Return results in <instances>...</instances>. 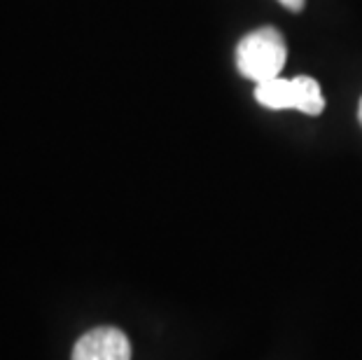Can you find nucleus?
I'll use <instances>...</instances> for the list:
<instances>
[{"instance_id": "nucleus-1", "label": "nucleus", "mask_w": 362, "mask_h": 360, "mask_svg": "<svg viewBox=\"0 0 362 360\" xmlns=\"http://www.w3.org/2000/svg\"><path fill=\"white\" fill-rule=\"evenodd\" d=\"M285 59H288V47L279 28L262 26L250 30L241 37L236 47V68L245 80L255 84L279 78Z\"/></svg>"}, {"instance_id": "nucleus-2", "label": "nucleus", "mask_w": 362, "mask_h": 360, "mask_svg": "<svg viewBox=\"0 0 362 360\" xmlns=\"http://www.w3.org/2000/svg\"><path fill=\"white\" fill-rule=\"evenodd\" d=\"M73 360H131V344L117 327H94L75 342Z\"/></svg>"}, {"instance_id": "nucleus-3", "label": "nucleus", "mask_w": 362, "mask_h": 360, "mask_svg": "<svg viewBox=\"0 0 362 360\" xmlns=\"http://www.w3.org/2000/svg\"><path fill=\"white\" fill-rule=\"evenodd\" d=\"M292 87V108L304 115H320L325 110V98H322L320 84L309 75H299L290 80Z\"/></svg>"}, {"instance_id": "nucleus-4", "label": "nucleus", "mask_w": 362, "mask_h": 360, "mask_svg": "<svg viewBox=\"0 0 362 360\" xmlns=\"http://www.w3.org/2000/svg\"><path fill=\"white\" fill-rule=\"evenodd\" d=\"M255 101L269 110H288L292 108L290 96V80L288 78H274L267 82H259L255 87Z\"/></svg>"}, {"instance_id": "nucleus-5", "label": "nucleus", "mask_w": 362, "mask_h": 360, "mask_svg": "<svg viewBox=\"0 0 362 360\" xmlns=\"http://www.w3.org/2000/svg\"><path fill=\"white\" fill-rule=\"evenodd\" d=\"M279 3L283 7H288V10H292V12H299L304 7V0H279Z\"/></svg>"}, {"instance_id": "nucleus-6", "label": "nucleus", "mask_w": 362, "mask_h": 360, "mask_svg": "<svg viewBox=\"0 0 362 360\" xmlns=\"http://www.w3.org/2000/svg\"><path fill=\"white\" fill-rule=\"evenodd\" d=\"M358 120H360V124H362V98H360V105H358Z\"/></svg>"}]
</instances>
